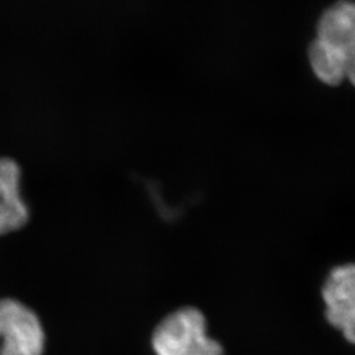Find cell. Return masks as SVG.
<instances>
[{"mask_svg": "<svg viewBox=\"0 0 355 355\" xmlns=\"http://www.w3.org/2000/svg\"><path fill=\"white\" fill-rule=\"evenodd\" d=\"M155 355H224L220 343L208 336L203 313L184 306L167 315L153 331Z\"/></svg>", "mask_w": 355, "mask_h": 355, "instance_id": "2", "label": "cell"}, {"mask_svg": "<svg viewBox=\"0 0 355 355\" xmlns=\"http://www.w3.org/2000/svg\"><path fill=\"white\" fill-rule=\"evenodd\" d=\"M354 53L355 3L341 0L322 13L318 37L309 49V62L321 82L337 86L346 80Z\"/></svg>", "mask_w": 355, "mask_h": 355, "instance_id": "1", "label": "cell"}, {"mask_svg": "<svg viewBox=\"0 0 355 355\" xmlns=\"http://www.w3.org/2000/svg\"><path fill=\"white\" fill-rule=\"evenodd\" d=\"M23 170L10 157H0V236L24 228L31 220L29 205L21 196Z\"/></svg>", "mask_w": 355, "mask_h": 355, "instance_id": "5", "label": "cell"}, {"mask_svg": "<svg viewBox=\"0 0 355 355\" xmlns=\"http://www.w3.org/2000/svg\"><path fill=\"white\" fill-rule=\"evenodd\" d=\"M346 80H349L353 86H355V53L347 67V74H346Z\"/></svg>", "mask_w": 355, "mask_h": 355, "instance_id": "6", "label": "cell"}, {"mask_svg": "<svg viewBox=\"0 0 355 355\" xmlns=\"http://www.w3.org/2000/svg\"><path fill=\"white\" fill-rule=\"evenodd\" d=\"M325 318L355 345V263L331 270L322 287Z\"/></svg>", "mask_w": 355, "mask_h": 355, "instance_id": "4", "label": "cell"}, {"mask_svg": "<svg viewBox=\"0 0 355 355\" xmlns=\"http://www.w3.org/2000/svg\"><path fill=\"white\" fill-rule=\"evenodd\" d=\"M0 355H44L46 336L37 313L17 299H0Z\"/></svg>", "mask_w": 355, "mask_h": 355, "instance_id": "3", "label": "cell"}]
</instances>
